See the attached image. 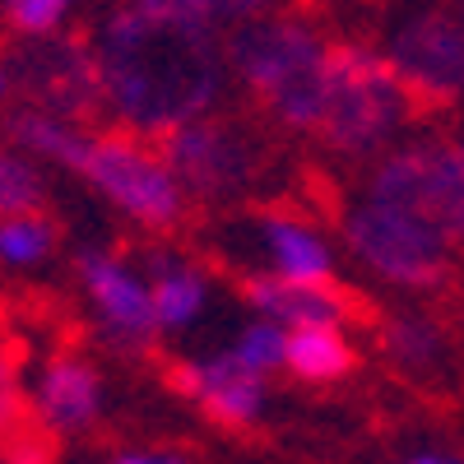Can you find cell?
I'll use <instances>...</instances> for the list:
<instances>
[{
    "label": "cell",
    "mask_w": 464,
    "mask_h": 464,
    "mask_svg": "<svg viewBox=\"0 0 464 464\" xmlns=\"http://www.w3.org/2000/svg\"><path fill=\"white\" fill-rule=\"evenodd\" d=\"M446 464H464V459H446Z\"/></svg>",
    "instance_id": "28"
},
{
    "label": "cell",
    "mask_w": 464,
    "mask_h": 464,
    "mask_svg": "<svg viewBox=\"0 0 464 464\" xmlns=\"http://www.w3.org/2000/svg\"><path fill=\"white\" fill-rule=\"evenodd\" d=\"M232 84L256 102L265 126L316 135L330 84V33L306 14L269 10L223 33Z\"/></svg>",
    "instance_id": "3"
},
{
    "label": "cell",
    "mask_w": 464,
    "mask_h": 464,
    "mask_svg": "<svg viewBox=\"0 0 464 464\" xmlns=\"http://www.w3.org/2000/svg\"><path fill=\"white\" fill-rule=\"evenodd\" d=\"M144 5H159V10L200 19V24L227 33V28H237V24H246V19H260V14H269V10H279V0H144Z\"/></svg>",
    "instance_id": "21"
},
{
    "label": "cell",
    "mask_w": 464,
    "mask_h": 464,
    "mask_svg": "<svg viewBox=\"0 0 464 464\" xmlns=\"http://www.w3.org/2000/svg\"><path fill=\"white\" fill-rule=\"evenodd\" d=\"M144 275H149V293H153V316H159L163 334L190 330L205 306H209V275L186 260L177 251H149L144 256Z\"/></svg>",
    "instance_id": "14"
},
{
    "label": "cell",
    "mask_w": 464,
    "mask_h": 464,
    "mask_svg": "<svg viewBox=\"0 0 464 464\" xmlns=\"http://www.w3.org/2000/svg\"><path fill=\"white\" fill-rule=\"evenodd\" d=\"M111 464H186V459L172 455V450H126V455H116Z\"/></svg>",
    "instance_id": "24"
},
{
    "label": "cell",
    "mask_w": 464,
    "mask_h": 464,
    "mask_svg": "<svg viewBox=\"0 0 464 464\" xmlns=\"http://www.w3.org/2000/svg\"><path fill=\"white\" fill-rule=\"evenodd\" d=\"M358 353L348 343L343 325H297L288 330V348H284V372L293 381L306 385H334L353 372Z\"/></svg>",
    "instance_id": "16"
},
{
    "label": "cell",
    "mask_w": 464,
    "mask_h": 464,
    "mask_svg": "<svg viewBox=\"0 0 464 464\" xmlns=\"http://www.w3.org/2000/svg\"><path fill=\"white\" fill-rule=\"evenodd\" d=\"M10 61V80L19 102L43 107L70 121H93L102 107V74L89 37L74 33H43V37H19Z\"/></svg>",
    "instance_id": "8"
},
{
    "label": "cell",
    "mask_w": 464,
    "mask_h": 464,
    "mask_svg": "<svg viewBox=\"0 0 464 464\" xmlns=\"http://www.w3.org/2000/svg\"><path fill=\"white\" fill-rule=\"evenodd\" d=\"M172 385L196 404L209 422L232 432H246L265 418V400H269V376L251 372L242 358H232V348L209 358H186L172 367Z\"/></svg>",
    "instance_id": "11"
},
{
    "label": "cell",
    "mask_w": 464,
    "mask_h": 464,
    "mask_svg": "<svg viewBox=\"0 0 464 464\" xmlns=\"http://www.w3.org/2000/svg\"><path fill=\"white\" fill-rule=\"evenodd\" d=\"M381 348L391 353V362L409 376H432L450 358V334L441 321L422 312H400L381 325Z\"/></svg>",
    "instance_id": "17"
},
{
    "label": "cell",
    "mask_w": 464,
    "mask_h": 464,
    "mask_svg": "<svg viewBox=\"0 0 464 464\" xmlns=\"http://www.w3.org/2000/svg\"><path fill=\"white\" fill-rule=\"evenodd\" d=\"M10 93H14V80H10V61L0 56V102H10Z\"/></svg>",
    "instance_id": "25"
},
{
    "label": "cell",
    "mask_w": 464,
    "mask_h": 464,
    "mask_svg": "<svg viewBox=\"0 0 464 464\" xmlns=\"http://www.w3.org/2000/svg\"><path fill=\"white\" fill-rule=\"evenodd\" d=\"M47 200V181L37 159H28L24 149H0V214H24V209H43Z\"/></svg>",
    "instance_id": "19"
},
{
    "label": "cell",
    "mask_w": 464,
    "mask_h": 464,
    "mask_svg": "<svg viewBox=\"0 0 464 464\" xmlns=\"http://www.w3.org/2000/svg\"><path fill=\"white\" fill-rule=\"evenodd\" d=\"M74 5L80 0H0V19L14 37H43V33H61Z\"/></svg>",
    "instance_id": "22"
},
{
    "label": "cell",
    "mask_w": 464,
    "mask_h": 464,
    "mask_svg": "<svg viewBox=\"0 0 464 464\" xmlns=\"http://www.w3.org/2000/svg\"><path fill=\"white\" fill-rule=\"evenodd\" d=\"M159 153L181 181L186 200L200 209H227L251 200L275 163V144H269L265 126L218 107L159 135Z\"/></svg>",
    "instance_id": "5"
},
{
    "label": "cell",
    "mask_w": 464,
    "mask_h": 464,
    "mask_svg": "<svg viewBox=\"0 0 464 464\" xmlns=\"http://www.w3.org/2000/svg\"><path fill=\"white\" fill-rule=\"evenodd\" d=\"M464 218V163L450 140H400L339 205V237L362 269L404 293L446 288Z\"/></svg>",
    "instance_id": "1"
},
{
    "label": "cell",
    "mask_w": 464,
    "mask_h": 464,
    "mask_svg": "<svg viewBox=\"0 0 464 464\" xmlns=\"http://www.w3.org/2000/svg\"><path fill=\"white\" fill-rule=\"evenodd\" d=\"M33 422H43L56 437H80L93 432L107 413V385L93 358H84L80 348H56L52 358L37 367L33 385Z\"/></svg>",
    "instance_id": "12"
},
{
    "label": "cell",
    "mask_w": 464,
    "mask_h": 464,
    "mask_svg": "<svg viewBox=\"0 0 464 464\" xmlns=\"http://www.w3.org/2000/svg\"><path fill=\"white\" fill-rule=\"evenodd\" d=\"M381 52L422 111L464 102V14L455 5L428 0L404 10L385 33Z\"/></svg>",
    "instance_id": "7"
},
{
    "label": "cell",
    "mask_w": 464,
    "mask_h": 464,
    "mask_svg": "<svg viewBox=\"0 0 464 464\" xmlns=\"http://www.w3.org/2000/svg\"><path fill=\"white\" fill-rule=\"evenodd\" d=\"M450 5H455V10H459V14H464V0H450Z\"/></svg>",
    "instance_id": "27"
},
{
    "label": "cell",
    "mask_w": 464,
    "mask_h": 464,
    "mask_svg": "<svg viewBox=\"0 0 464 464\" xmlns=\"http://www.w3.org/2000/svg\"><path fill=\"white\" fill-rule=\"evenodd\" d=\"M74 275H80V293L93 312L98 334L121 348V353H149L159 339V316H153V293L144 265L126 260L111 246H84L74 256Z\"/></svg>",
    "instance_id": "9"
},
{
    "label": "cell",
    "mask_w": 464,
    "mask_h": 464,
    "mask_svg": "<svg viewBox=\"0 0 464 464\" xmlns=\"http://www.w3.org/2000/svg\"><path fill=\"white\" fill-rule=\"evenodd\" d=\"M227 348H232V358H242L251 372H260V376H275V372H284L288 330H284V325H275V321H265V316H251V321L237 330V339H232Z\"/></svg>",
    "instance_id": "20"
},
{
    "label": "cell",
    "mask_w": 464,
    "mask_h": 464,
    "mask_svg": "<svg viewBox=\"0 0 464 464\" xmlns=\"http://www.w3.org/2000/svg\"><path fill=\"white\" fill-rule=\"evenodd\" d=\"M246 232V256L279 279H297V284H330L334 279V242L325 237V227L302 214L297 205H260L246 209L242 218Z\"/></svg>",
    "instance_id": "10"
},
{
    "label": "cell",
    "mask_w": 464,
    "mask_h": 464,
    "mask_svg": "<svg viewBox=\"0 0 464 464\" xmlns=\"http://www.w3.org/2000/svg\"><path fill=\"white\" fill-rule=\"evenodd\" d=\"M19 422V358L14 343L0 334V432H14Z\"/></svg>",
    "instance_id": "23"
},
{
    "label": "cell",
    "mask_w": 464,
    "mask_h": 464,
    "mask_svg": "<svg viewBox=\"0 0 464 464\" xmlns=\"http://www.w3.org/2000/svg\"><path fill=\"white\" fill-rule=\"evenodd\" d=\"M5 135H10L14 149L28 153V159L47 163V168H61V172H74V163H80V153H84V144L93 135V121H70V116L14 102L10 116H5Z\"/></svg>",
    "instance_id": "15"
},
{
    "label": "cell",
    "mask_w": 464,
    "mask_h": 464,
    "mask_svg": "<svg viewBox=\"0 0 464 464\" xmlns=\"http://www.w3.org/2000/svg\"><path fill=\"white\" fill-rule=\"evenodd\" d=\"M56 251V223L43 209L0 214V265L5 269H37Z\"/></svg>",
    "instance_id": "18"
},
{
    "label": "cell",
    "mask_w": 464,
    "mask_h": 464,
    "mask_svg": "<svg viewBox=\"0 0 464 464\" xmlns=\"http://www.w3.org/2000/svg\"><path fill=\"white\" fill-rule=\"evenodd\" d=\"M418 98L385 61V52L362 37H330V84L316 140L343 163H372L400 144L418 121Z\"/></svg>",
    "instance_id": "4"
},
{
    "label": "cell",
    "mask_w": 464,
    "mask_h": 464,
    "mask_svg": "<svg viewBox=\"0 0 464 464\" xmlns=\"http://www.w3.org/2000/svg\"><path fill=\"white\" fill-rule=\"evenodd\" d=\"M70 177H84V186L93 196H102L111 209H121L130 223L149 227V232H177L190 218V205L181 181L172 177L168 159L159 153V144H149L135 130H98L89 135L80 163Z\"/></svg>",
    "instance_id": "6"
},
{
    "label": "cell",
    "mask_w": 464,
    "mask_h": 464,
    "mask_svg": "<svg viewBox=\"0 0 464 464\" xmlns=\"http://www.w3.org/2000/svg\"><path fill=\"white\" fill-rule=\"evenodd\" d=\"M242 297L256 316L275 321L284 330H297V325H343L353 316V297L339 293L334 279L330 284H297V279H279V275H256L242 279Z\"/></svg>",
    "instance_id": "13"
},
{
    "label": "cell",
    "mask_w": 464,
    "mask_h": 464,
    "mask_svg": "<svg viewBox=\"0 0 464 464\" xmlns=\"http://www.w3.org/2000/svg\"><path fill=\"white\" fill-rule=\"evenodd\" d=\"M459 149H464V140H459Z\"/></svg>",
    "instance_id": "29"
},
{
    "label": "cell",
    "mask_w": 464,
    "mask_h": 464,
    "mask_svg": "<svg viewBox=\"0 0 464 464\" xmlns=\"http://www.w3.org/2000/svg\"><path fill=\"white\" fill-rule=\"evenodd\" d=\"M89 43L102 74V107L121 130L144 140L214 111L232 89L223 33L144 0H116Z\"/></svg>",
    "instance_id": "2"
},
{
    "label": "cell",
    "mask_w": 464,
    "mask_h": 464,
    "mask_svg": "<svg viewBox=\"0 0 464 464\" xmlns=\"http://www.w3.org/2000/svg\"><path fill=\"white\" fill-rule=\"evenodd\" d=\"M404 464H446V459H437V455H413V459H404Z\"/></svg>",
    "instance_id": "26"
}]
</instances>
